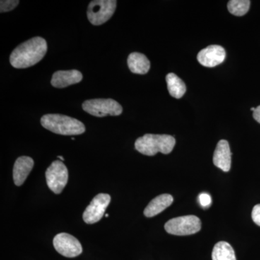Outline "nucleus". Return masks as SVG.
<instances>
[{
  "instance_id": "obj_1",
  "label": "nucleus",
  "mask_w": 260,
  "mask_h": 260,
  "mask_svg": "<svg viewBox=\"0 0 260 260\" xmlns=\"http://www.w3.org/2000/svg\"><path fill=\"white\" fill-rule=\"evenodd\" d=\"M47 52V43L42 37L29 39L15 48L10 56V64L17 69H25L37 64Z\"/></svg>"
},
{
  "instance_id": "obj_2",
  "label": "nucleus",
  "mask_w": 260,
  "mask_h": 260,
  "mask_svg": "<svg viewBox=\"0 0 260 260\" xmlns=\"http://www.w3.org/2000/svg\"><path fill=\"white\" fill-rule=\"evenodd\" d=\"M41 124L45 129L58 135H78L85 132L83 122L62 114H46L41 119Z\"/></svg>"
},
{
  "instance_id": "obj_3",
  "label": "nucleus",
  "mask_w": 260,
  "mask_h": 260,
  "mask_svg": "<svg viewBox=\"0 0 260 260\" xmlns=\"http://www.w3.org/2000/svg\"><path fill=\"white\" fill-rule=\"evenodd\" d=\"M176 144L174 137L169 135L146 134L135 141V149L143 155L153 156L158 152L169 154Z\"/></svg>"
},
{
  "instance_id": "obj_4",
  "label": "nucleus",
  "mask_w": 260,
  "mask_h": 260,
  "mask_svg": "<svg viewBox=\"0 0 260 260\" xmlns=\"http://www.w3.org/2000/svg\"><path fill=\"white\" fill-rule=\"evenodd\" d=\"M83 109L90 115L97 117L119 116L122 113V107L112 99H90L83 102Z\"/></svg>"
},
{
  "instance_id": "obj_5",
  "label": "nucleus",
  "mask_w": 260,
  "mask_h": 260,
  "mask_svg": "<svg viewBox=\"0 0 260 260\" xmlns=\"http://www.w3.org/2000/svg\"><path fill=\"white\" fill-rule=\"evenodd\" d=\"M164 227L167 232L172 235H191L200 232L201 221L194 215H186L171 219Z\"/></svg>"
},
{
  "instance_id": "obj_6",
  "label": "nucleus",
  "mask_w": 260,
  "mask_h": 260,
  "mask_svg": "<svg viewBox=\"0 0 260 260\" xmlns=\"http://www.w3.org/2000/svg\"><path fill=\"white\" fill-rule=\"evenodd\" d=\"M117 2L115 0H95L88 5L87 15L89 21L94 25L105 23L114 15Z\"/></svg>"
},
{
  "instance_id": "obj_7",
  "label": "nucleus",
  "mask_w": 260,
  "mask_h": 260,
  "mask_svg": "<svg viewBox=\"0 0 260 260\" xmlns=\"http://www.w3.org/2000/svg\"><path fill=\"white\" fill-rule=\"evenodd\" d=\"M46 179L49 189L55 194H60L68 181V171L60 160H54L46 172Z\"/></svg>"
},
{
  "instance_id": "obj_8",
  "label": "nucleus",
  "mask_w": 260,
  "mask_h": 260,
  "mask_svg": "<svg viewBox=\"0 0 260 260\" xmlns=\"http://www.w3.org/2000/svg\"><path fill=\"white\" fill-rule=\"evenodd\" d=\"M53 244L56 250L66 257H75L83 252V247L79 241L66 233L57 234L54 237Z\"/></svg>"
},
{
  "instance_id": "obj_9",
  "label": "nucleus",
  "mask_w": 260,
  "mask_h": 260,
  "mask_svg": "<svg viewBox=\"0 0 260 260\" xmlns=\"http://www.w3.org/2000/svg\"><path fill=\"white\" fill-rule=\"evenodd\" d=\"M110 202L111 197L109 194L101 193L96 195L84 211V221L88 224L99 222L104 216Z\"/></svg>"
},
{
  "instance_id": "obj_10",
  "label": "nucleus",
  "mask_w": 260,
  "mask_h": 260,
  "mask_svg": "<svg viewBox=\"0 0 260 260\" xmlns=\"http://www.w3.org/2000/svg\"><path fill=\"white\" fill-rule=\"evenodd\" d=\"M225 51L221 46L210 45L198 53V60L206 68H214L223 63L225 59Z\"/></svg>"
},
{
  "instance_id": "obj_11",
  "label": "nucleus",
  "mask_w": 260,
  "mask_h": 260,
  "mask_svg": "<svg viewBox=\"0 0 260 260\" xmlns=\"http://www.w3.org/2000/svg\"><path fill=\"white\" fill-rule=\"evenodd\" d=\"M83 75L76 70H59L53 74L51 84L56 88H64L81 82Z\"/></svg>"
},
{
  "instance_id": "obj_12",
  "label": "nucleus",
  "mask_w": 260,
  "mask_h": 260,
  "mask_svg": "<svg viewBox=\"0 0 260 260\" xmlns=\"http://www.w3.org/2000/svg\"><path fill=\"white\" fill-rule=\"evenodd\" d=\"M232 154L227 140H220L214 152V165L224 172H229L232 165Z\"/></svg>"
},
{
  "instance_id": "obj_13",
  "label": "nucleus",
  "mask_w": 260,
  "mask_h": 260,
  "mask_svg": "<svg viewBox=\"0 0 260 260\" xmlns=\"http://www.w3.org/2000/svg\"><path fill=\"white\" fill-rule=\"evenodd\" d=\"M34 165V160L30 157L21 156L17 159L13 168V180L15 185L21 186L25 182Z\"/></svg>"
},
{
  "instance_id": "obj_14",
  "label": "nucleus",
  "mask_w": 260,
  "mask_h": 260,
  "mask_svg": "<svg viewBox=\"0 0 260 260\" xmlns=\"http://www.w3.org/2000/svg\"><path fill=\"white\" fill-rule=\"evenodd\" d=\"M173 202H174V198L171 194L159 195L149 203L144 210V215L148 218L155 216L169 208L172 204Z\"/></svg>"
},
{
  "instance_id": "obj_15",
  "label": "nucleus",
  "mask_w": 260,
  "mask_h": 260,
  "mask_svg": "<svg viewBox=\"0 0 260 260\" xmlns=\"http://www.w3.org/2000/svg\"><path fill=\"white\" fill-rule=\"evenodd\" d=\"M127 64L130 71L135 74L145 75L150 68V61L141 53H131L128 56Z\"/></svg>"
},
{
  "instance_id": "obj_16",
  "label": "nucleus",
  "mask_w": 260,
  "mask_h": 260,
  "mask_svg": "<svg viewBox=\"0 0 260 260\" xmlns=\"http://www.w3.org/2000/svg\"><path fill=\"white\" fill-rule=\"evenodd\" d=\"M166 80H167L168 90L172 97L179 99L185 94L186 90L185 83L177 75L169 73L166 77Z\"/></svg>"
},
{
  "instance_id": "obj_17",
  "label": "nucleus",
  "mask_w": 260,
  "mask_h": 260,
  "mask_svg": "<svg viewBox=\"0 0 260 260\" xmlns=\"http://www.w3.org/2000/svg\"><path fill=\"white\" fill-rule=\"evenodd\" d=\"M213 260H237L235 251L230 244L225 242L217 243L212 252Z\"/></svg>"
},
{
  "instance_id": "obj_18",
  "label": "nucleus",
  "mask_w": 260,
  "mask_h": 260,
  "mask_svg": "<svg viewBox=\"0 0 260 260\" xmlns=\"http://www.w3.org/2000/svg\"><path fill=\"white\" fill-rule=\"evenodd\" d=\"M250 3L249 0H231L228 3V10L232 15L243 16L249 11Z\"/></svg>"
},
{
  "instance_id": "obj_19",
  "label": "nucleus",
  "mask_w": 260,
  "mask_h": 260,
  "mask_svg": "<svg viewBox=\"0 0 260 260\" xmlns=\"http://www.w3.org/2000/svg\"><path fill=\"white\" fill-rule=\"evenodd\" d=\"M20 2L18 0H2L0 2V12L6 13L11 11L18 6Z\"/></svg>"
},
{
  "instance_id": "obj_20",
  "label": "nucleus",
  "mask_w": 260,
  "mask_h": 260,
  "mask_svg": "<svg viewBox=\"0 0 260 260\" xmlns=\"http://www.w3.org/2000/svg\"><path fill=\"white\" fill-rule=\"evenodd\" d=\"M198 200H199L200 205L204 208H208L212 203L211 197L208 193L203 192L200 194Z\"/></svg>"
},
{
  "instance_id": "obj_21",
  "label": "nucleus",
  "mask_w": 260,
  "mask_h": 260,
  "mask_svg": "<svg viewBox=\"0 0 260 260\" xmlns=\"http://www.w3.org/2000/svg\"><path fill=\"white\" fill-rule=\"evenodd\" d=\"M251 218L256 225L260 226V204L256 205L251 212Z\"/></svg>"
},
{
  "instance_id": "obj_22",
  "label": "nucleus",
  "mask_w": 260,
  "mask_h": 260,
  "mask_svg": "<svg viewBox=\"0 0 260 260\" xmlns=\"http://www.w3.org/2000/svg\"><path fill=\"white\" fill-rule=\"evenodd\" d=\"M253 117L260 124V106L256 108L255 111L253 112Z\"/></svg>"
},
{
  "instance_id": "obj_23",
  "label": "nucleus",
  "mask_w": 260,
  "mask_h": 260,
  "mask_svg": "<svg viewBox=\"0 0 260 260\" xmlns=\"http://www.w3.org/2000/svg\"><path fill=\"white\" fill-rule=\"evenodd\" d=\"M57 158H59V159H61V160H64V158H63L62 156H60V155H59V156H57Z\"/></svg>"
},
{
  "instance_id": "obj_24",
  "label": "nucleus",
  "mask_w": 260,
  "mask_h": 260,
  "mask_svg": "<svg viewBox=\"0 0 260 260\" xmlns=\"http://www.w3.org/2000/svg\"><path fill=\"white\" fill-rule=\"evenodd\" d=\"M109 214H106V217H107V218H108V217H109Z\"/></svg>"
}]
</instances>
